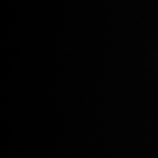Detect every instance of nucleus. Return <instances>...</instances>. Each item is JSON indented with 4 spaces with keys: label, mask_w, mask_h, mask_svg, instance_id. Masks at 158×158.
<instances>
[]
</instances>
